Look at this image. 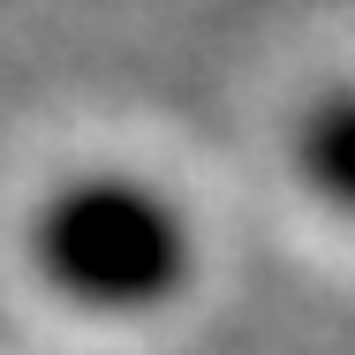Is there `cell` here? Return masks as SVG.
I'll use <instances>...</instances> for the list:
<instances>
[{
	"instance_id": "obj_1",
	"label": "cell",
	"mask_w": 355,
	"mask_h": 355,
	"mask_svg": "<svg viewBox=\"0 0 355 355\" xmlns=\"http://www.w3.org/2000/svg\"><path fill=\"white\" fill-rule=\"evenodd\" d=\"M23 265L76 318H159L197 280V227L189 212L121 166H83L53 182L23 219Z\"/></svg>"
},
{
	"instance_id": "obj_2",
	"label": "cell",
	"mask_w": 355,
	"mask_h": 355,
	"mask_svg": "<svg viewBox=\"0 0 355 355\" xmlns=\"http://www.w3.org/2000/svg\"><path fill=\"white\" fill-rule=\"evenodd\" d=\"M295 166L310 182L318 205H333L340 219H355V83L325 91L302 106L295 121Z\"/></svg>"
}]
</instances>
